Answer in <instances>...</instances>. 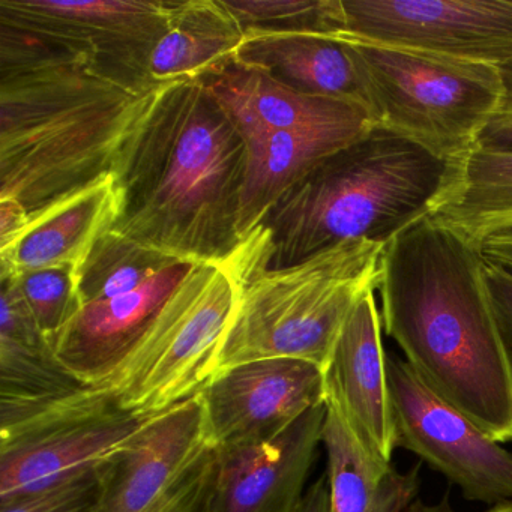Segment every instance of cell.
<instances>
[{"label":"cell","mask_w":512,"mask_h":512,"mask_svg":"<svg viewBox=\"0 0 512 512\" xmlns=\"http://www.w3.org/2000/svg\"><path fill=\"white\" fill-rule=\"evenodd\" d=\"M164 88L0 25V199L32 221L116 175Z\"/></svg>","instance_id":"1"},{"label":"cell","mask_w":512,"mask_h":512,"mask_svg":"<svg viewBox=\"0 0 512 512\" xmlns=\"http://www.w3.org/2000/svg\"><path fill=\"white\" fill-rule=\"evenodd\" d=\"M481 250L427 217L386 245L382 325L416 376L499 443L512 442V355Z\"/></svg>","instance_id":"2"},{"label":"cell","mask_w":512,"mask_h":512,"mask_svg":"<svg viewBox=\"0 0 512 512\" xmlns=\"http://www.w3.org/2000/svg\"><path fill=\"white\" fill-rule=\"evenodd\" d=\"M245 172L244 137L211 89L203 80L172 83L119 164L112 229L179 262L229 265L244 245Z\"/></svg>","instance_id":"3"},{"label":"cell","mask_w":512,"mask_h":512,"mask_svg":"<svg viewBox=\"0 0 512 512\" xmlns=\"http://www.w3.org/2000/svg\"><path fill=\"white\" fill-rule=\"evenodd\" d=\"M454 182V163L371 127L320 161L245 241L253 265L281 269L352 241L388 245L431 217Z\"/></svg>","instance_id":"4"},{"label":"cell","mask_w":512,"mask_h":512,"mask_svg":"<svg viewBox=\"0 0 512 512\" xmlns=\"http://www.w3.org/2000/svg\"><path fill=\"white\" fill-rule=\"evenodd\" d=\"M386 245L352 241L281 269L253 265L242 250L229 263L232 317L214 374L245 362L292 358L323 371L358 302L379 289Z\"/></svg>","instance_id":"5"},{"label":"cell","mask_w":512,"mask_h":512,"mask_svg":"<svg viewBox=\"0 0 512 512\" xmlns=\"http://www.w3.org/2000/svg\"><path fill=\"white\" fill-rule=\"evenodd\" d=\"M374 127L454 163L478 146L506 97L502 68L413 47L338 35Z\"/></svg>","instance_id":"6"},{"label":"cell","mask_w":512,"mask_h":512,"mask_svg":"<svg viewBox=\"0 0 512 512\" xmlns=\"http://www.w3.org/2000/svg\"><path fill=\"white\" fill-rule=\"evenodd\" d=\"M173 0H0V25L88 56L140 86L169 28Z\"/></svg>","instance_id":"7"},{"label":"cell","mask_w":512,"mask_h":512,"mask_svg":"<svg viewBox=\"0 0 512 512\" xmlns=\"http://www.w3.org/2000/svg\"><path fill=\"white\" fill-rule=\"evenodd\" d=\"M397 448L418 455L472 502L512 500V452L430 391L403 359L388 356Z\"/></svg>","instance_id":"8"},{"label":"cell","mask_w":512,"mask_h":512,"mask_svg":"<svg viewBox=\"0 0 512 512\" xmlns=\"http://www.w3.org/2000/svg\"><path fill=\"white\" fill-rule=\"evenodd\" d=\"M346 32L512 67V0H343Z\"/></svg>","instance_id":"9"},{"label":"cell","mask_w":512,"mask_h":512,"mask_svg":"<svg viewBox=\"0 0 512 512\" xmlns=\"http://www.w3.org/2000/svg\"><path fill=\"white\" fill-rule=\"evenodd\" d=\"M200 394L209 446L244 445L275 436L325 403V371L302 359H259L215 374Z\"/></svg>","instance_id":"10"},{"label":"cell","mask_w":512,"mask_h":512,"mask_svg":"<svg viewBox=\"0 0 512 512\" xmlns=\"http://www.w3.org/2000/svg\"><path fill=\"white\" fill-rule=\"evenodd\" d=\"M326 401L269 439L215 449L209 512H290L322 445Z\"/></svg>","instance_id":"11"},{"label":"cell","mask_w":512,"mask_h":512,"mask_svg":"<svg viewBox=\"0 0 512 512\" xmlns=\"http://www.w3.org/2000/svg\"><path fill=\"white\" fill-rule=\"evenodd\" d=\"M382 326L374 292L368 293L347 319L326 367V401L371 457L391 464L397 437Z\"/></svg>","instance_id":"12"},{"label":"cell","mask_w":512,"mask_h":512,"mask_svg":"<svg viewBox=\"0 0 512 512\" xmlns=\"http://www.w3.org/2000/svg\"><path fill=\"white\" fill-rule=\"evenodd\" d=\"M194 265L175 263L133 292L80 307L53 341L62 367L82 385L103 380L154 328Z\"/></svg>","instance_id":"13"},{"label":"cell","mask_w":512,"mask_h":512,"mask_svg":"<svg viewBox=\"0 0 512 512\" xmlns=\"http://www.w3.org/2000/svg\"><path fill=\"white\" fill-rule=\"evenodd\" d=\"M211 448L202 394L155 416L103 464V487L92 512H143Z\"/></svg>","instance_id":"14"},{"label":"cell","mask_w":512,"mask_h":512,"mask_svg":"<svg viewBox=\"0 0 512 512\" xmlns=\"http://www.w3.org/2000/svg\"><path fill=\"white\" fill-rule=\"evenodd\" d=\"M154 418L107 416L41 431L2 446L0 502L37 493L101 466L122 451Z\"/></svg>","instance_id":"15"},{"label":"cell","mask_w":512,"mask_h":512,"mask_svg":"<svg viewBox=\"0 0 512 512\" xmlns=\"http://www.w3.org/2000/svg\"><path fill=\"white\" fill-rule=\"evenodd\" d=\"M199 80L211 89L244 140L281 131L374 127L364 107L302 94L238 62Z\"/></svg>","instance_id":"16"},{"label":"cell","mask_w":512,"mask_h":512,"mask_svg":"<svg viewBox=\"0 0 512 512\" xmlns=\"http://www.w3.org/2000/svg\"><path fill=\"white\" fill-rule=\"evenodd\" d=\"M338 35L247 31L235 62L265 71L302 94L346 101L367 110L355 64Z\"/></svg>","instance_id":"17"},{"label":"cell","mask_w":512,"mask_h":512,"mask_svg":"<svg viewBox=\"0 0 512 512\" xmlns=\"http://www.w3.org/2000/svg\"><path fill=\"white\" fill-rule=\"evenodd\" d=\"M121 190L115 175L79 191L34 218L10 253L0 256V274L80 266L97 239L115 226Z\"/></svg>","instance_id":"18"},{"label":"cell","mask_w":512,"mask_h":512,"mask_svg":"<svg viewBox=\"0 0 512 512\" xmlns=\"http://www.w3.org/2000/svg\"><path fill=\"white\" fill-rule=\"evenodd\" d=\"M371 127L281 131L245 140L247 172L239 208L242 244L259 229L266 215L320 161L349 145Z\"/></svg>","instance_id":"19"},{"label":"cell","mask_w":512,"mask_h":512,"mask_svg":"<svg viewBox=\"0 0 512 512\" xmlns=\"http://www.w3.org/2000/svg\"><path fill=\"white\" fill-rule=\"evenodd\" d=\"M322 445L328 458L329 512H404L419 490V466L401 473L371 457L326 401Z\"/></svg>","instance_id":"20"},{"label":"cell","mask_w":512,"mask_h":512,"mask_svg":"<svg viewBox=\"0 0 512 512\" xmlns=\"http://www.w3.org/2000/svg\"><path fill=\"white\" fill-rule=\"evenodd\" d=\"M242 40L221 0H173L169 28L149 59V80L167 86L205 79L235 62Z\"/></svg>","instance_id":"21"},{"label":"cell","mask_w":512,"mask_h":512,"mask_svg":"<svg viewBox=\"0 0 512 512\" xmlns=\"http://www.w3.org/2000/svg\"><path fill=\"white\" fill-rule=\"evenodd\" d=\"M431 218L479 250L512 230V151L476 146L454 161V182Z\"/></svg>","instance_id":"22"},{"label":"cell","mask_w":512,"mask_h":512,"mask_svg":"<svg viewBox=\"0 0 512 512\" xmlns=\"http://www.w3.org/2000/svg\"><path fill=\"white\" fill-rule=\"evenodd\" d=\"M0 401H41L76 391L82 383L58 361L20 296L0 301Z\"/></svg>","instance_id":"23"},{"label":"cell","mask_w":512,"mask_h":512,"mask_svg":"<svg viewBox=\"0 0 512 512\" xmlns=\"http://www.w3.org/2000/svg\"><path fill=\"white\" fill-rule=\"evenodd\" d=\"M175 263L179 260L143 247L116 230H107L80 266L77 277L80 307L133 292Z\"/></svg>","instance_id":"24"},{"label":"cell","mask_w":512,"mask_h":512,"mask_svg":"<svg viewBox=\"0 0 512 512\" xmlns=\"http://www.w3.org/2000/svg\"><path fill=\"white\" fill-rule=\"evenodd\" d=\"M242 31L343 34V0H221Z\"/></svg>","instance_id":"25"},{"label":"cell","mask_w":512,"mask_h":512,"mask_svg":"<svg viewBox=\"0 0 512 512\" xmlns=\"http://www.w3.org/2000/svg\"><path fill=\"white\" fill-rule=\"evenodd\" d=\"M0 275L14 278L35 322L53 346L56 335L80 308L77 269L67 266Z\"/></svg>","instance_id":"26"},{"label":"cell","mask_w":512,"mask_h":512,"mask_svg":"<svg viewBox=\"0 0 512 512\" xmlns=\"http://www.w3.org/2000/svg\"><path fill=\"white\" fill-rule=\"evenodd\" d=\"M103 464L37 493L0 502V512H92L103 487Z\"/></svg>","instance_id":"27"},{"label":"cell","mask_w":512,"mask_h":512,"mask_svg":"<svg viewBox=\"0 0 512 512\" xmlns=\"http://www.w3.org/2000/svg\"><path fill=\"white\" fill-rule=\"evenodd\" d=\"M215 449L203 451L143 512H209Z\"/></svg>","instance_id":"28"},{"label":"cell","mask_w":512,"mask_h":512,"mask_svg":"<svg viewBox=\"0 0 512 512\" xmlns=\"http://www.w3.org/2000/svg\"><path fill=\"white\" fill-rule=\"evenodd\" d=\"M484 278L500 334L512 355V271L485 260Z\"/></svg>","instance_id":"29"},{"label":"cell","mask_w":512,"mask_h":512,"mask_svg":"<svg viewBox=\"0 0 512 512\" xmlns=\"http://www.w3.org/2000/svg\"><path fill=\"white\" fill-rule=\"evenodd\" d=\"M502 70L506 83L505 101L482 134L478 146L512 151V67L502 68Z\"/></svg>","instance_id":"30"},{"label":"cell","mask_w":512,"mask_h":512,"mask_svg":"<svg viewBox=\"0 0 512 512\" xmlns=\"http://www.w3.org/2000/svg\"><path fill=\"white\" fill-rule=\"evenodd\" d=\"M31 217L22 203L0 199V256L10 253L28 230Z\"/></svg>","instance_id":"31"},{"label":"cell","mask_w":512,"mask_h":512,"mask_svg":"<svg viewBox=\"0 0 512 512\" xmlns=\"http://www.w3.org/2000/svg\"><path fill=\"white\" fill-rule=\"evenodd\" d=\"M481 253L488 262L497 263L512 271V230L490 236L482 244Z\"/></svg>","instance_id":"32"},{"label":"cell","mask_w":512,"mask_h":512,"mask_svg":"<svg viewBox=\"0 0 512 512\" xmlns=\"http://www.w3.org/2000/svg\"><path fill=\"white\" fill-rule=\"evenodd\" d=\"M290 512H329V488L326 475L320 476L305 490L304 496Z\"/></svg>","instance_id":"33"},{"label":"cell","mask_w":512,"mask_h":512,"mask_svg":"<svg viewBox=\"0 0 512 512\" xmlns=\"http://www.w3.org/2000/svg\"><path fill=\"white\" fill-rule=\"evenodd\" d=\"M404 512H455L449 503L448 497H443L442 502L436 505H427L422 500L416 499L415 502L410 503Z\"/></svg>","instance_id":"34"},{"label":"cell","mask_w":512,"mask_h":512,"mask_svg":"<svg viewBox=\"0 0 512 512\" xmlns=\"http://www.w3.org/2000/svg\"><path fill=\"white\" fill-rule=\"evenodd\" d=\"M487 512H512V500L497 503V505H494L493 508Z\"/></svg>","instance_id":"35"}]
</instances>
